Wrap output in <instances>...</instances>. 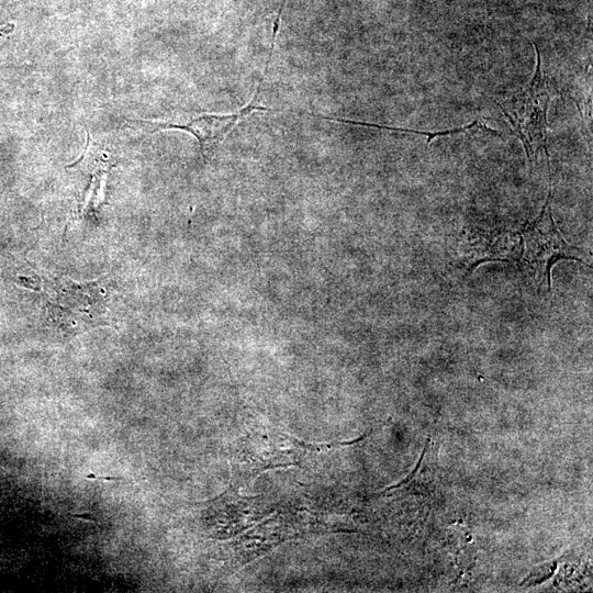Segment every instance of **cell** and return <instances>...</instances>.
<instances>
[{
    "label": "cell",
    "instance_id": "obj_4",
    "mask_svg": "<svg viewBox=\"0 0 593 593\" xmlns=\"http://www.w3.org/2000/svg\"><path fill=\"white\" fill-rule=\"evenodd\" d=\"M516 248L513 235L503 231L466 232L458 242L459 257L469 265V270L486 261L513 260Z\"/></svg>",
    "mask_w": 593,
    "mask_h": 593
},
{
    "label": "cell",
    "instance_id": "obj_5",
    "mask_svg": "<svg viewBox=\"0 0 593 593\" xmlns=\"http://www.w3.org/2000/svg\"><path fill=\"white\" fill-rule=\"evenodd\" d=\"M87 478H88V479H97V480H105V481H115V480H119L118 477H98V475H96L94 473H88V474H87Z\"/></svg>",
    "mask_w": 593,
    "mask_h": 593
},
{
    "label": "cell",
    "instance_id": "obj_1",
    "mask_svg": "<svg viewBox=\"0 0 593 593\" xmlns=\"http://www.w3.org/2000/svg\"><path fill=\"white\" fill-rule=\"evenodd\" d=\"M536 68L529 83L508 98L497 102L512 130L522 141L529 166L537 163L538 153L547 149V112L549 91L541 67V56L536 44Z\"/></svg>",
    "mask_w": 593,
    "mask_h": 593
},
{
    "label": "cell",
    "instance_id": "obj_6",
    "mask_svg": "<svg viewBox=\"0 0 593 593\" xmlns=\"http://www.w3.org/2000/svg\"><path fill=\"white\" fill-rule=\"evenodd\" d=\"M74 517H77V518H81V519H87V521H93L96 522V518L92 516V515H89V514H75L72 515Z\"/></svg>",
    "mask_w": 593,
    "mask_h": 593
},
{
    "label": "cell",
    "instance_id": "obj_2",
    "mask_svg": "<svg viewBox=\"0 0 593 593\" xmlns=\"http://www.w3.org/2000/svg\"><path fill=\"white\" fill-rule=\"evenodd\" d=\"M525 262L548 290L551 288V269L562 259L583 262L582 253L569 245L557 227L550 208V195L539 215L522 231Z\"/></svg>",
    "mask_w": 593,
    "mask_h": 593
},
{
    "label": "cell",
    "instance_id": "obj_3",
    "mask_svg": "<svg viewBox=\"0 0 593 593\" xmlns=\"http://www.w3.org/2000/svg\"><path fill=\"white\" fill-rule=\"evenodd\" d=\"M272 53H269L264 67L262 75L258 81L255 94L251 100L236 113L232 114H202L182 122H149L138 121L144 125L153 127L154 131L159 130H180L192 134L199 142L202 156L205 158L226 136L235 128V126L246 116L255 111L272 112L275 109L265 108L258 104L260 90L264 79L267 75Z\"/></svg>",
    "mask_w": 593,
    "mask_h": 593
}]
</instances>
